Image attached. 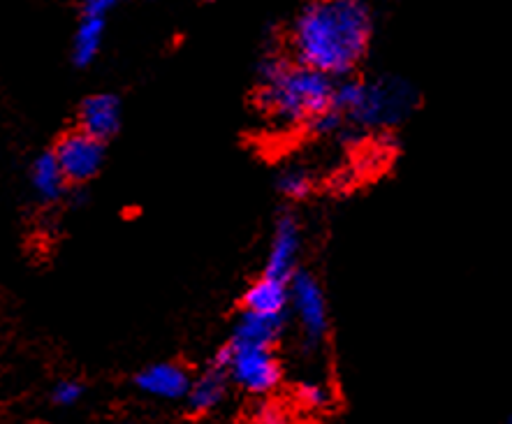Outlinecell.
I'll return each mask as SVG.
<instances>
[{"label": "cell", "mask_w": 512, "mask_h": 424, "mask_svg": "<svg viewBox=\"0 0 512 424\" xmlns=\"http://www.w3.org/2000/svg\"><path fill=\"white\" fill-rule=\"evenodd\" d=\"M216 367H221L232 383L251 394L272 392L281 380V362L274 348L265 346H239L228 343L216 355Z\"/></svg>", "instance_id": "cell-4"}, {"label": "cell", "mask_w": 512, "mask_h": 424, "mask_svg": "<svg viewBox=\"0 0 512 424\" xmlns=\"http://www.w3.org/2000/svg\"><path fill=\"white\" fill-rule=\"evenodd\" d=\"M371 38V14L362 0H313L292 28L297 61L327 77L348 75Z\"/></svg>", "instance_id": "cell-1"}, {"label": "cell", "mask_w": 512, "mask_h": 424, "mask_svg": "<svg viewBox=\"0 0 512 424\" xmlns=\"http://www.w3.org/2000/svg\"><path fill=\"white\" fill-rule=\"evenodd\" d=\"M290 306L295 311V318L302 327V336L306 346H318L325 339L329 316L325 292L320 283L311 274L297 272L290 281Z\"/></svg>", "instance_id": "cell-5"}, {"label": "cell", "mask_w": 512, "mask_h": 424, "mask_svg": "<svg viewBox=\"0 0 512 424\" xmlns=\"http://www.w3.org/2000/svg\"><path fill=\"white\" fill-rule=\"evenodd\" d=\"M121 126V102L109 93H98L84 100L79 109V130L105 142Z\"/></svg>", "instance_id": "cell-9"}, {"label": "cell", "mask_w": 512, "mask_h": 424, "mask_svg": "<svg viewBox=\"0 0 512 424\" xmlns=\"http://www.w3.org/2000/svg\"><path fill=\"white\" fill-rule=\"evenodd\" d=\"M137 390L149 394L153 399H163V401H177L188 397L190 380L188 371L179 364L172 362H160V364H151L144 371H140V376L135 378Z\"/></svg>", "instance_id": "cell-8"}, {"label": "cell", "mask_w": 512, "mask_h": 424, "mask_svg": "<svg viewBox=\"0 0 512 424\" xmlns=\"http://www.w3.org/2000/svg\"><path fill=\"white\" fill-rule=\"evenodd\" d=\"M418 95L401 79H380V82H341L334 89L332 107L343 119H350L362 128L397 126L413 112Z\"/></svg>", "instance_id": "cell-3"}, {"label": "cell", "mask_w": 512, "mask_h": 424, "mask_svg": "<svg viewBox=\"0 0 512 424\" xmlns=\"http://www.w3.org/2000/svg\"><path fill=\"white\" fill-rule=\"evenodd\" d=\"M84 397V385L77 380H61L54 387V401L58 406H75Z\"/></svg>", "instance_id": "cell-17"}, {"label": "cell", "mask_w": 512, "mask_h": 424, "mask_svg": "<svg viewBox=\"0 0 512 424\" xmlns=\"http://www.w3.org/2000/svg\"><path fill=\"white\" fill-rule=\"evenodd\" d=\"M225 390H228V374L221 367H211L204 374L193 380L188 392V408L190 413L202 415L214 411V408L225 399Z\"/></svg>", "instance_id": "cell-12"}, {"label": "cell", "mask_w": 512, "mask_h": 424, "mask_svg": "<svg viewBox=\"0 0 512 424\" xmlns=\"http://www.w3.org/2000/svg\"><path fill=\"white\" fill-rule=\"evenodd\" d=\"M510 424H512V420H510Z\"/></svg>", "instance_id": "cell-21"}, {"label": "cell", "mask_w": 512, "mask_h": 424, "mask_svg": "<svg viewBox=\"0 0 512 424\" xmlns=\"http://www.w3.org/2000/svg\"><path fill=\"white\" fill-rule=\"evenodd\" d=\"M341 126H343V116L332 107L320 116H316V119H313L306 128H311L313 133L318 135H332V133H339Z\"/></svg>", "instance_id": "cell-18"}, {"label": "cell", "mask_w": 512, "mask_h": 424, "mask_svg": "<svg viewBox=\"0 0 512 424\" xmlns=\"http://www.w3.org/2000/svg\"><path fill=\"white\" fill-rule=\"evenodd\" d=\"M31 184L42 200H58L65 193V186L70 184L68 177H65L63 167L58 165V160L51 153H42V156L33 163L31 170Z\"/></svg>", "instance_id": "cell-13"}, {"label": "cell", "mask_w": 512, "mask_h": 424, "mask_svg": "<svg viewBox=\"0 0 512 424\" xmlns=\"http://www.w3.org/2000/svg\"><path fill=\"white\" fill-rule=\"evenodd\" d=\"M285 327V316H260V313L244 311L232 332V343L239 346H265L274 348Z\"/></svg>", "instance_id": "cell-10"}, {"label": "cell", "mask_w": 512, "mask_h": 424, "mask_svg": "<svg viewBox=\"0 0 512 424\" xmlns=\"http://www.w3.org/2000/svg\"><path fill=\"white\" fill-rule=\"evenodd\" d=\"M299 248H302V232H299L297 218L292 214H283L279 221H276L265 274L262 276L290 283L292 276L297 274L295 267L299 258Z\"/></svg>", "instance_id": "cell-7"}, {"label": "cell", "mask_w": 512, "mask_h": 424, "mask_svg": "<svg viewBox=\"0 0 512 424\" xmlns=\"http://www.w3.org/2000/svg\"><path fill=\"white\" fill-rule=\"evenodd\" d=\"M260 109L279 126H309L334 102V82L323 72L272 58L260 68Z\"/></svg>", "instance_id": "cell-2"}, {"label": "cell", "mask_w": 512, "mask_h": 424, "mask_svg": "<svg viewBox=\"0 0 512 424\" xmlns=\"http://www.w3.org/2000/svg\"><path fill=\"white\" fill-rule=\"evenodd\" d=\"M102 31H105V19L84 17L82 26H79L77 38H75V63L77 65H89L100 51Z\"/></svg>", "instance_id": "cell-14"}, {"label": "cell", "mask_w": 512, "mask_h": 424, "mask_svg": "<svg viewBox=\"0 0 512 424\" xmlns=\"http://www.w3.org/2000/svg\"><path fill=\"white\" fill-rule=\"evenodd\" d=\"M297 401L306 411H325L332 404V392L320 380H302L297 385Z\"/></svg>", "instance_id": "cell-15"}, {"label": "cell", "mask_w": 512, "mask_h": 424, "mask_svg": "<svg viewBox=\"0 0 512 424\" xmlns=\"http://www.w3.org/2000/svg\"><path fill=\"white\" fill-rule=\"evenodd\" d=\"M54 156L72 184H84L100 172L105 163V142L86 135L84 130H72L58 140Z\"/></svg>", "instance_id": "cell-6"}, {"label": "cell", "mask_w": 512, "mask_h": 424, "mask_svg": "<svg viewBox=\"0 0 512 424\" xmlns=\"http://www.w3.org/2000/svg\"><path fill=\"white\" fill-rule=\"evenodd\" d=\"M313 181L309 177V172L299 170V167H292V170H285L279 177V190L290 197V200H302L311 193Z\"/></svg>", "instance_id": "cell-16"}, {"label": "cell", "mask_w": 512, "mask_h": 424, "mask_svg": "<svg viewBox=\"0 0 512 424\" xmlns=\"http://www.w3.org/2000/svg\"><path fill=\"white\" fill-rule=\"evenodd\" d=\"M114 0H86V17L105 19V14L112 10Z\"/></svg>", "instance_id": "cell-20"}, {"label": "cell", "mask_w": 512, "mask_h": 424, "mask_svg": "<svg viewBox=\"0 0 512 424\" xmlns=\"http://www.w3.org/2000/svg\"><path fill=\"white\" fill-rule=\"evenodd\" d=\"M255 424H292L290 413L279 404H262L255 411Z\"/></svg>", "instance_id": "cell-19"}, {"label": "cell", "mask_w": 512, "mask_h": 424, "mask_svg": "<svg viewBox=\"0 0 512 424\" xmlns=\"http://www.w3.org/2000/svg\"><path fill=\"white\" fill-rule=\"evenodd\" d=\"M290 306V283L269 279L255 281L244 295V311L260 313V316H285V309Z\"/></svg>", "instance_id": "cell-11"}]
</instances>
